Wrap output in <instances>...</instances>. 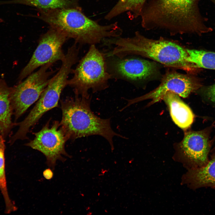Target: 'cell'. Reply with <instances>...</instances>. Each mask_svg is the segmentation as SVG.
<instances>
[{
	"label": "cell",
	"instance_id": "obj_9",
	"mask_svg": "<svg viewBox=\"0 0 215 215\" xmlns=\"http://www.w3.org/2000/svg\"><path fill=\"white\" fill-rule=\"evenodd\" d=\"M68 39L61 31L50 27L41 36L37 47L21 72L19 79L22 80L39 67L47 64H53L58 61H62L65 56L62 46Z\"/></svg>",
	"mask_w": 215,
	"mask_h": 215
},
{
	"label": "cell",
	"instance_id": "obj_11",
	"mask_svg": "<svg viewBox=\"0 0 215 215\" xmlns=\"http://www.w3.org/2000/svg\"><path fill=\"white\" fill-rule=\"evenodd\" d=\"M111 57L113 58L107 63L113 78L138 81L152 76L157 70V65L153 62L136 58Z\"/></svg>",
	"mask_w": 215,
	"mask_h": 215
},
{
	"label": "cell",
	"instance_id": "obj_14",
	"mask_svg": "<svg viewBox=\"0 0 215 215\" xmlns=\"http://www.w3.org/2000/svg\"><path fill=\"white\" fill-rule=\"evenodd\" d=\"M12 88L0 79V134L4 138L10 133L16 123L12 122L13 110L11 104L10 94Z\"/></svg>",
	"mask_w": 215,
	"mask_h": 215
},
{
	"label": "cell",
	"instance_id": "obj_22",
	"mask_svg": "<svg viewBox=\"0 0 215 215\" xmlns=\"http://www.w3.org/2000/svg\"><path fill=\"white\" fill-rule=\"evenodd\" d=\"M212 188L215 190V186L213 187Z\"/></svg>",
	"mask_w": 215,
	"mask_h": 215
},
{
	"label": "cell",
	"instance_id": "obj_5",
	"mask_svg": "<svg viewBox=\"0 0 215 215\" xmlns=\"http://www.w3.org/2000/svg\"><path fill=\"white\" fill-rule=\"evenodd\" d=\"M106 57L105 54L100 52L95 45H90L73 69V77L68 80L67 85L73 88L74 93L88 98L89 90L94 93L108 87L109 80L113 77L108 71Z\"/></svg>",
	"mask_w": 215,
	"mask_h": 215
},
{
	"label": "cell",
	"instance_id": "obj_21",
	"mask_svg": "<svg viewBox=\"0 0 215 215\" xmlns=\"http://www.w3.org/2000/svg\"><path fill=\"white\" fill-rule=\"evenodd\" d=\"M43 176L46 179L50 180L51 179L53 176V173L52 171L50 168L45 170L43 172Z\"/></svg>",
	"mask_w": 215,
	"mask_h": 215
},
{
	"label": "cell",
	"instance_id": "obj_2",
	"mask_svg": "<svg viewBox=\"0 0 215 215\" xmlns=\"http://www.w3.org/2000/svg\"><path fill=\"white\" fill-rule=\"evenodd\" d=\"M36 10L37 17L77 44L96 45L122 33L117 22L101 25L86 16L81 7Z\"/></svg>",
	"mask_w": 215,
	"mask_h": 215
},
{
	"label": "cell",
	"instance_id": "obj_8",
	"mask_svg": "<svg viewBox=\"0 0 215 215\" xmlns=\"http://www.w3.org/2000/svg\"><path fill=\"white\" fill-rule=\"evenodd\" d=\"M35 137L25 145L39 151L46 158L47 165L54 170L56 161L66 160L64 156L70 157L65 145L69 138L60 122L54 121L50 127L49 121L39 131L33 133Z\"/></svg>",
	"mask_w": 215,
	"mask_h": 215
},
{
	"label": "cell",
	"instance_id": "obj_1",
	"mask_svg": "<svg viewBox=\"0 0 215 215\" xmlns=\"http://www.w3.org/2000/svg\"><path fill=\"white\" fill-rule=\"evenodd\" d=\"M140 17L146 30H162L175 35L208 29L201 19L198 0H147Z\"/></svg>",
	"mask_w": 215,
	"mask_h": 215
},
{
	"label": "cell",
	"instance_id": "obj_12",
	"mask_svg": "<svg viewBox=\"0 0 215 215\" xmlns=\"http://www.w3.org/2000/svg\"><path fill=\"white\" fill-rule=\"evenodd\" d=\"M180 147L192 166L191 169L203 167L208 162L210 144L205 131L187 132Z\"/></svg>",
	"mask_w": 215,
	"mask_h": 215
},
{
	"label": "cell",
	"instance_id": "obj_17",
	"mask_svg": "<svg viewBox=\"0 0 215 215\" xmlns=\"http://www.w3.org/2000/svg\"><path fill=\"white\" fill-rule=\"evenodd\" d=\"M81 0H13L4 1L2 4H19L36 7V9H49L57 8L81 7L79 3Z\"/></svg>",
	"mask_w": 215,
	"mask_h": 215
},
{
	"label": "cell",
	"instance_id": "obj_3",
	"mask_svg": "<svg viewBox=\"0 0 215 215\" xmlns=\"http://www.w3.org/2000/svg\"><path fill=\"white\" fill-rule=\"evenodd\" d=\"M106 43L114 46L112 50L106 53L107 57L122 58L130 55H138L187 72H193L197 68L189 61L186 49L179 45L163 39H149L138 31L130 37L109 39Z\"/></svg>",
	"mask_w": 215,
	"mask_h": 215
},
{
	"label": "cell",
	"instance_id": "obj_4",
	"mask_svg": "<svg viewBox=\"0 0 215 215\" xmlns=\"http://www.w3.org/2000/svg\"><path fill=\"white\" fill-rule=\"evenodd\" d=\"M74 94V97L60 101L62 116L60 124L69 139L74 141L82 137L99 135L108 142L113 151L115 136L126 138L113 130L110 119H102L93 113L90 108V97L87 98Z\"/></svg>",
	"mask_w": 215,
	"mask_h": 215
},
{
	"label": "cell",
	"instance_id": "obj_10",
	"mask_svg": "<svg viewBox=\"0 0 215 215\" xmlns=\"http://www.w3.org/2000/svg\"><path fill=\"white\" fill-rule=\"evenodd\" d=\"M194 80L186 75L171 72L165 75L160 84L155 89L145 95L132 99L127 100L125 108L136 103L146 100H152L150 105L162 100L168 92L174 93L179 96L187 97L196 88Z\"/></svg>",
	"mask_w": 215,
	"mask_h": 215
},
{
	"label": "cell",
	"instance_id": "obj_13",
	"mask_svg": "<svg viewBox=\"0 0 215 215\" xmlns=\"http://www.w3.org/2000/svg\"><path fill=\"white\" fill-rule=\"evenodd\" d=\"M179 96L174 93L168 92L162 100L168 105L171 118L175 124L182 129H186L193 123L194 115L190 108Z\"/></svg>",
	"mask_w": 215,
	"mask_h": 215
},
{
	"label": "cell",
	"instance_id": "obj_15",
	"mask_svg": "<svg viewBox=\"0 0 215 215\" xmlns=\"http://www.w3.org/2000/svg\"><path fill=\"white\" fill-rule=\"evenodd\" d=\"M188 181L194 188L215 186V155L205 166L191 169L188 174Z\"/></svg>",
	"mask_w": 215,
	"mask_h": 215
},
{
	"label": "cell",
	"instance_id": "obj_19",
	"mask_svg": "<svg viewBox=\"0 0 215 215\" xmlns=\"http://www.w3.org/2000/svg\"><path fill=\"white\" fill-rule=\"evenodd\" d=\"M189 61L197 67L215 70V52L186 49Z\"/></svg>",
	"mask_w": 215,
	"mask_h": 215
},
{
	"label": "cell",
	"instance_id": "obj_18",
	"mask_svg": "<svg viewBox=\"0 0 215 215\" xmlns=\"http://www.w3.org/2000/svg\"><path fill=\"white\" fill-rule=\"evenodd\" d=\"M4 138L0 134V189L5 204V212L9 214L14 211L17 208L9 197L7 185L5 174Z\"/></svg>",
	"mask_w": 215,
	"mask_h": 215
},
{
	"label": "cell",
	"instance_id": "obj_20",
	"mask_svg": "<svg viewBox=\"0 0 215 215\" xmlns=\"http://www.w3.org/2000/svg\"><path fill=\"white\" fill-rule=\"evenodd\" d=\"M205 94L209 100L215 103V84L207 88L205 91Z\"/></svg>",
	"mask_w": 215,
	"mask_h": 215
},
{
	"label": "cell",
	"instance_id": "obj_16",
	"mask_svg": "<svg viewBox=\"0 0 215 215\" xmlns=\"http://www.w3.org/2000/svg\"><path fill=\"white\" fill-rule=\"evenodd\" d=\"M147 0H118L116 3L106 14L105 19L110 20L124 13L127 12L129 17L132 19L140 17L143 7Z\"/></svg>",
	"mask_w": 215,
	"mask_h": 215
},
{
	"label": "cell",
	"instance_id": "obj_6",
	"mask_svg": "<svg viewBox=\"0 0 215 215\" xmlns=\"http://www.w3.org/2000/svg\"><path fill=\"white\" fill-rule=\"evenodd\" d=\"M69 75L67 71L61 68L51 77L28 115L22 122L16 123V125L19 127L10 138V144H12L18 140L27 139V134L30 128L34 126L46 112L57 107L61 94L67 85Z\"/></svg>",
	"mask_w": 215,
	"mask_h": 215
},
{
	"label": "cell",
	"instance_id": "obj_7",
	"mask_svg": "<svg viewBox=\"0 0 215 215\" xmlns=\"http://www.w3.org/2000/svg\"><path fill=\"white\" fill-rule=\"evenodd\" d=\"M52 65L47 64L42 66L23 81L12 87L10 100L16 121L39 98L54 72L48 70Z\"/></svg>",
	"mask_w": 215,
	"mask_h": 215
}]
</instances>
